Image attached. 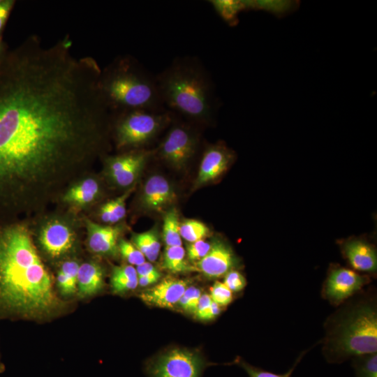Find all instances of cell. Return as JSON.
Returning a JSON list of instances; mask_svg holds the SVG:
<instances>
[{
	"label": "cell",
	"instance_id": "9c48e42d",
	"mask_svg": "<svg viewBox=\"0 0 377 377\" xmlns=\"http://www.w3.org/2000/svg\"><path fill=\"white\" fill-rule=\"evenodd\" d=\"M205 367L198 353L175 348L149 362L147 372L149 377H201Z\"/></svg>",
	"mask_w": 377,
	"mask_h": 377
},
{
	"label": "cell",
	"instance_id": "ffe728a7",
	"mask_svg": "<svg viewBox=\"0 0 377 377\" xmlns=\"http://www.w3.org/2000/svg\"><path fill=\"white\" fill-rule=\"evenodd\" d=\"M79 261L71 258L61 262L54 277L55 286L59 295L65 299L77 294V273Z\"/></svg>",
	"mask_w": 377,
	"mask_h": 377
},
{
	"label": "cell",
	"instance_id": "cb8c5ba5",
	"mask_svg": "<svg viewBox=\"0 0 377 377\" xmlns=\"http://www.w3.org/2000/svg\"><path fill=\"white\" fill-rule=\"evenodd\" d=\"M185 256L186 251L182 246H166L163 254V267L175 273L188 271L190 267Z\"/></svg>",
	"mask_w": 377,
	"mask_h": 377
},
{
	"label": "cell",
	"instance_id": "5bb4252c",
	"mask_svg": "<svg viewBox=\"0 0 377 377\" xmlns=\"http://www.w3.org/2000/svg\"><path fill=\"white\" fill-rule=\"evenodd\" d=\"M236 263L230 247L223 241L216 239L207 255L196 263L195 267L209 278H219L232 270Z\"/></svg>",
	"mask_w": 377,
	"mask_h": 377
},
{
	"label": "cell",
	"instance_id": "ba28073f",
	"mask_svg": "<svg viewBox=\"0 0 377 377\" xmlns=\"http://www.w3.org/2000/svg\"><path fill=\"white\" fill-rule=\"evenodd\" d=\"M200 138L191 126L182 123L172 125L158 148V155L172 168L184 169L195 156Z\"/></svg>",
	"mask_w": 377,
	"mask_h": 377
},
{
	"label": "cell",
	"instance_id": "7402d4cb",
	"mask_svg": "<svg viewBox=\"0 0 377 377\" xmlns=\"http://www.w3.org/2000/svg\"><path fill=\"white\" fill-rule=\"evenodd\" d=\"M133 244L142 252L145 258L154 262L159 255L161 243L155 229L136 233L132 237Z\"/></svg>",
	"mask_w": 377,
	"mask_h": 377
},
{
	"label": "cell",
	"instance_id": "4dcf8cb0",
	"mask_svg": "<svg viewBox=\"0 0 377 377\" xmlns=\"http://www.w3.org/2000/svg\"><path fill=\"white\" fill-rule=\"evenodd\" d=\"M201 295L200 290L195 286L186 288L179 304L185 311L195 313Z\"/></svg>",
	"mask_w": 377,
	"mask_h": 377
},
{
	"label": "cell",
	"instance_id": "d590c367",
	"mask_svg": "<svg viewBox=\"0 0 377 377\" xmlns=\"http://www.w3.org/2000/svg\"><path fill=\"white\" fill-rule=\"evenodd\" d=\"M15 3V1L14 0H1L0 2V34L6 24Z\"/></svg>",
	"mask_w": 377,
	"mask_h": 377
},
{
	"label": "cell",
	"instance_id": "60d3db41",
	"mask_svg": "<svg viewBox=\"0 0 377 377\" xmlns=\"http://www.w3.org/2000/svg\"><path fill=\"white\" fill-rule=\"evenodd\" d=\"M3 47H4V46L3 45L1 38V36H0V55H1V53Z\"/></svg>",
	"mask_w": 377,
	"mask_h": 377
},
{
	"label": "cell",
	"instance_id": "f1b7e54d",
	"mask_svg": "<svg viewBox=\"0 0 377 377\" xmlns=\"http://www.w3.org/2000/svg\"><path fill=\"white\" fill-rule=\"evenodd\" d=\"M216 10L228 21L234 20L235 15L242 9L246 8L245 3L242 1H212Z\"/></svg>",
	"mask_w": 377,
	"mask_h": 377
},
{
	"label": "cell",
	"instance_id": "277c9868",
	"mask_svg": "<svg viewBox=\"0 0 377 377\" xmlns=\"http://www.w3.org/2000/svg\"><path fill=\"white\" fill-rule=\"evenodd\" d=\"M99 87L110 114L133 110H166L156 75L131 55L118 56L101 69Z\"/></svg>",
	"mask_w": 377,
	"mask_h": 377
},
{
	"label": "cell",
	"instance_id": "74e56055",
	"mask_svg": "<svg viewBox=\"0 0 377 377\" xmlns=\"http://www.w3.org/2000/svg\"><path fill=\"white\" fill-rule=\"evenodd\" d=\"M138 276H147L159 272L158 269L151 263L145 262L135 267Z\"/></svg>",
	"mask_w": 377,
	"mask_h": 377
},
{
	"label": "cell",
	"instance_id": "1f68e13d",
	"mask_svg": "<svg viewBox=\"0 0 377 377\" xmlns=\"http://www.w3.org/2000/svg\"><path fill=\"white\" fill-rule=\"evenodd\" d=\"M304 353L299 356L293 367L286 374H276L267 371H265L258 367H253L244 361H239L242 367L247 372L249 377H291V374L296 367L297 363L302 358Z\"/></svg>",
	"mask_w": 377,
	"mask_h": 377
},
{
	"label": "cell",
	"instance_id": "f35d334b",
	"mask_svg": "<svg viewBox=\"0 0 377 377\" xmlns=\"http://www.w3.org/2000/svg\"><path fill=\"white\" fill-rule=\"evenodd\" d=\"M160 276L161 274L159 272L147 276H138V285L145 287L153 284L158 281Z\"/></svg>",
	"mask_w": 377,
	"mask_h": 377
},
{
	"label": "cell",
	"instance_id": "7c38bea8",
	"mask_svg": "<svg viewBox=\"0 0 377 377\" xmlns=\"http://www.w3.org/2000/svg\"><path fill=\"white\" fill-rule=\"evenodd\" d=\"M233 159V152L223 143L207 147L201 158L195 186L216 179L228 170Z\"/></svg>",
	"mask_w": 377,
	"mask_h": 377
},
{
	"label": "cell",
	"instance_id": "83f0119b",
	"mask_svg": "<svg viewBox=\"0 0 377 377\" xmlns=\"http://www.w3.org/2000/svg\"><path fill=\"white\" fill-rule=\"evenodd\" d=\"M221 312L220 306L213 302L209 295H201L196 311L195 316L202 320H211L216 317Z\"/></svg>",
	"mask_w": 377,
	"mask_h": 377
},
{
	"label": "cell",
	"instance_id": "d4e9b609",
	"mask_svg": "<svg viewBox=\"0 0 377 377\" xmlns=\"http://www.w3.org/2000/svg\"><path fill=\"white\" fill-rule=\"evenodd\" d=\"M181 237L191 243L203 239L210 234L209 228L200 221L186 219L179 223Z\"/></svg>",
	"mask_w": 377,
	"mask_h": 377
},
{
	"label": "cell",
	"instance_id": "4fadbf2b",
	"mask_svg": "<svg viewBox=\"0 0 377 377\" xmlns=\"http://www.w3.org/2000/svg\"><path fill=\"white\" fill-rule=\"evenodd\" d=\"M176 198V193L170 182L162 175H154L145 182L140 200L143 209L161 212L173 204Z\"/></svg>",
	"mask_w": 377,
	"mask_h": 377
},
{
	"label": "cell",
	"instance_id": "30bf717a",
	"mask_svg": "<svg viewBox=\"0 0 377 377\" xmlns=\"http://www.w3.org/2000/svg\"><path fill=\"white\" fill-rule=\"evenodd\" d=\"M151 154L149 151L135 149L107 156L105 164L108 176L117 186L129 187L137 180Z\"/></svg>",
	"mask_w": 377,
	"mask_h": 377
},
{
	"label": "cell",
	"instance_id": "8d00e7d4",
	"mask_svg": "<svg viewBox=\"0 0 377 377\" xmlns=\"http://www.w3.org/2000/svg\"><path fill=\"white\" fill-rule=\"evenodd\" d=\"M99 216L103 222L113 224V215L110 201L101 206Z\"/></svg>",
	"mask_w": 377,
	"mask_h": 377
},
{
	"label": "cell",
	"instance_id": "484cf974",
	"mask_svg": "<svg viewBox=\"0 0 377 377\" xmlns=\"http://www.w3.org/2000/svg\"><path fill=\"white\" fill-rule=\"evenodd\" d=\"M353 367L356 377H377L376 353L354 357Z\"/></svg>",
	"mask_w": 377,
	"mask_h": 377
},
{
	"label": "cell",
	"instance_id": "2e32d148",
	"mask_svg": "<svg viewBox=\"0 0 377 377\" xmlns=\"http://www.w3.org/2000/svg\"><path fill=\"white\" fill-rule=\"evenodd\" d=\"M186 288V281L168 278L143 291L140 297L149 304L158 307L172 308L179 303Z\"/></svg>",
	"mask_w": 377,
	"mask_h": 377
},
{
	"label": "cell",
	"instance_id": "ac0fdd59",
	"mask_svg": "<svg viewBox=\"0 0 377 377\" xmlns=\"http://www.w3.org/2000/svg\"><path fill=\"white\" fill-rule=\"evenodd\" d=\"M104 285V271L98 263L86 261L80 264L76 294L80 299L96 295L102 290Z\"/></svg>",
	"mask_w": 377,
	"mask_h": 377
},
{
	"label": "cell",
	"instance_id": "b9f144b4",
	"mask_svg": "<svg viewBox=\"0 0 377 377\" xmlns=\"http://www.w3.org/2000/svg\"><path fill=\"white\" fill-rule=\"evenodd\" d=\"M1 1V0H0V2Z\"/></svg>",
	"mask_w": 377,
	"mask_h": 377
},
{
	"label": "cell",
	"instance_id": "3957f363",
	"mask_svg": "<svg viewBox=\"0 0 377 377\" xmlns=\"http://www.w3.org/2000/svg\"><path fill=\"white\" fill-rule=\"evenodd\" d=\"M156 77L166 110L193 124L213 122L218 103L211 77L198 59L177 57Z\"/></svg>",
	"mask_w": 377,
	"mask_h": 377
},
{
	"label": "cell",
	"instance_id": "7a4b0ae2",
	"mask_svg": "<svg viewBox=\"0 0 377 377\" xmlns=\"http://www.w3.org/2000/svg\"><path fill=\"white\" fill-rule=\"evenodd\" d=\"M71 307L59 295L29 225L0 222V320L46 323Z\"/></svg>",
	"mask_w": 377,
	"mask_h": 377
},
{
	"label": "cell",
	"instance_id": "9a60e30c",
	"mask_svg": "<svg viewBox=\"0 0 377 377\" xmlns=\"http://www.w3.org/2000/svg\"><path fill=\"white\" fill-rule=\"evenodd\" d=\"M85 221L89 249L97 255L117 256L121 228L119 226L100 225L89 219Z\"/></svg>",
	"mask_w": 377,
	"mask_h": 377
},
{
	"label": "cell",
	"instance_id": "52a82bcc",
	"mask_svg": "<svg viewBox=\"0 0 377 377\" xmlns=\"http://www.w3.org/2000/svg\"><path fill=\"white\" fill-rule=\"evenodd\" d=\"M79 244L74 226L63 217L45 221L37 235V248L43 258L52 264L73 258Z\"/></svg>",
	"mask_w": 377,
	"mask_h": 377
},
{
	"label": "cell",
	"instance_id": "e0dca14e",
	"mask_svg": "<svg viewBox=\"0 0 377 377\" xmlns=\"http://www.w3.org/2000/svg\"><path fill=\"white\" fill-rule=\"evenodd\" d=\"M341 250L354 269L367 273L376 271V250L369 242L362 239H348L341 244Z\"/></svg>",
	"mask_w": 377,
	"mask_h": 377
},
{
	"label": "cell",
	"instance_id": "836d02e7",
	"mask_svg": "<svg viewBox=\"0 0 377 377\" xmlns=\"http://www.w3.org/2000/svg\"><path fill=\"white\" fill-rule=\"evenodd\" d=\"M133 189L134 187H132L122 195L110 201L113 215L112 223H116L125 217L126 212V200Z\"/></svg>",
	"mask_w": 377,
	"mask_h": 377
},
{
	"label": "cell",
	"instance_id": "ab89813d",
	"mask_svg": "<svg viewBox=\"0 0 377 377\" xmlns=\"http://www.w3.org/2000/svg\"><path fill=\"white\" fill-rule=\"evenodd\" d=\"M5 369H6V367L4 364L1 362V355H0V374L4 372Z\"/></svg>",
	"mask_w": 377,
	"mask_h": 377
},
{
	"label": "cell",
	"instance_id": "e575fe53",
	"mask_svg": "<svg viewBox=\"0 0 377 377\" xmlns=\"http://www.w3.org/2000/svg\"><path fill=\"white\" fill-rule=\"evenodd\" d=\"M223 283L232 292L241 291L246 285V281L243 274L234 269L225 275Z\"/></svg>",
	"mask_w": 377,
	"mask_h": 377
},
{
	"label": "cell",
	"instance_id": "d6986e66",
	"mask_svg": "<svg viewBox=\"0 0 377 377\" xmlns=\"http://www.w3.org/2000/svg\"><path fill=\"white\" fill-rule=\"evenodd\" d=\"M102 193L100 182L95 177L80 179L72 184L62 195L64 203L75 206L90 205L96 201Z\"/></svg>",
	"mask_w": 377,
	"mask_h": 377
},
{
	"label": "cell",
	"instance_id": "4316f807",
	"mask_svg": "<svg viewBox=\"0 0 377 377\" xmlns=\"http://www.w3.org/2000/svg\"><path fill=\"white\" fill-rule=\"evenodd\" d=\"M118 251L131 265L138 266L145 262V257L142 252L133 243L124 239L119 240Z\"/></svg>",
	"mask_w": 377,
	"mask_h": 377
},
{
	"label": "cell",
	"instance_id": "d6a6232c",
	"mask_svg": "<svg viewBox=\"0 0 377 377\" xmlns=\"http://www.w3.org/2000/svg\"><path fill=\"white\" fill-rule=\"evenodd\" d=\"M212 246L208 242L200 239L190 243L186 247V255L191 260H200L209 252Z\"/></svg>",
	"mask_w": 377,
	"mask_h": 377
},
{
	"label": "cell",
	"instance_id": "6da1fadb",
	"mask_svg": "<svg viewBox=\"0 0 377 377\" xmlns=\"http://www.w3.org/2000/svg\"><path fill=\"white\" fill-rule=\"evenodd\" d=\"M69 36L27 37L0 55V221L43 210L110 148L101 68Z\"/></svg>",
	"mask_w": 377,
	"mask_h": 377
},
{
	"label": "cell",
	"instance_id": "44dd1931",
	"mask_svg": "<svg viewBox=\"0 0 377 377\" xmlns=\"http://www.w3.org/2000/svg\"><path fill=\"white\" fill-rule=\"evenodd\" d=\"M138 286L135 267L131 265L114 266L110 276V286L115 294H123Z\"/></svg>",
	"mask_w": 377,
	"mask_h": 377
},
{
	"label": "cell",
	"instance_id": "8992f818",
	"mask_svg": "<svg viewBox=\"0 0 377 377\" xmlns=\"http://www.w3.org/2000/svg\"><path fill=\"white\" fill-rule=\"evenodd\" d=\"M111 114V137L119 150H135L149 143L174 114L168 111L133 110Z\"/></svg>",
	"mask_w": 377,
	"mask_h": 377
},
{
	"label": "cell",
	"instance_id": "603a6c76",
	"mask_svg": "<svg viewBox=\"0 0 377 377\" xmlns=\"http://www.w3.org/2000/svg\"><path fill=\"white\" fill-rule=\"evenodd\" d=\"M179 216L175 209H169L163 218V239L166 246H182Z\"/></svg>",
	"mask_w": 377,
	"mask_h": 377
},
{
	"label": "cell",
	"instance_id": "5b68a950",
	"mask_svg": "<svg viewBox=\"0 0 377 377\" xmlns=\"http://www.w3.org/2000/svg\"><path fill=\"white\" fill-rule=\"evenodd\" d=\"M323 354L330 363L377 351V307L372 299L353 300L326 323Z\"/></svg>",
	"mask_w": 377,
	"mask_h": 377
},
{
	"label": "cell",
	"instance_id": "8fae6325",
	"mask_svg": "<svg viewBox=\"0 0 377 377\" xmlns=\"http://www.w3.org/2000/svg\"><path fill=\"white\" fill-rule=\"evenodd\" d=\"M369 282V278L343 267L330 269L323 285V295L331 304L339 305Z\"/></svg>",
	"mask_w": 377,
	"mask_h": 377
},
{
	"label": "cell",
	"instance_id": "f546056e",
	"mask_svg": "<svg viewBox=\"0 0 377 377\" xmlns=\"http://www.w3.org/2000/svg\"><path fill=\"white\" fill-rule=\"evenodd\" d=\"M212 300L220 306L228 305L232 301V292L223 282L216 281L210 289Z\"/></svg>",
	"mask_w": 377,
	"mask_h": 377
}]
</instances>
